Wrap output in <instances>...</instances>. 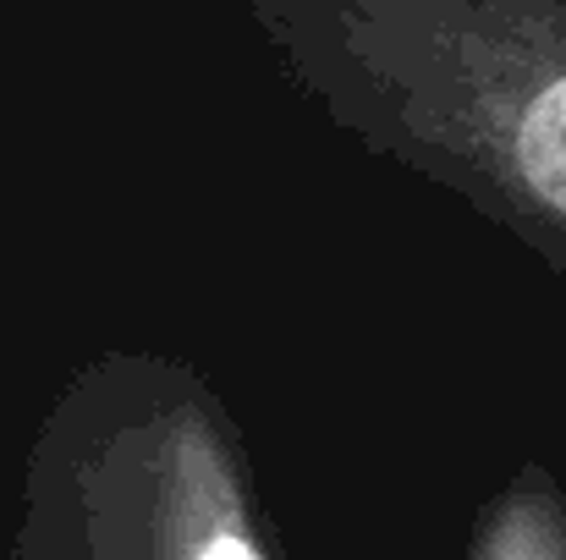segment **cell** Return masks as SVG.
Here are the masks:
<instances>
[{
	"label": "cell",
	"instance_id": "obj_1",
	"mask_svg": "<svg viewBox=\"0 0 566 560\" xmlns=\"http://www.w3.org/2000/svg\"><path fill=\"white\" fill-rule=\"evenodd\" d=\"M198 560H259V556H253L242 539H214V545H209Z\"/></svg>",
	"mask_w": 566,
	"mask_h": 560
}]
</instances>
